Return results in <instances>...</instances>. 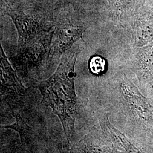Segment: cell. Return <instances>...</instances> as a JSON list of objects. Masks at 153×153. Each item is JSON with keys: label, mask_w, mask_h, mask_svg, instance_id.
Here are the masks:
<instances>
[{"label": "cell", "mask_w": 153, "mask_h": 153, "mask_svg": "<svg viewBox=\"0 0 153 153\" xmlns=\"http://www.w3.org/2000/svg\"><path fill=\"white\" fill-rule=\"evenodd\" d=\"M89 68L94 74L100 75L105 69V61L99 56L93 57L89 62Z\"/></svg>", "instance_id": "5b68a950"}, {"label": "cell", "mask_w": 153, "mask_h": 153, "mask_svg": "<svg viewBox=\"0 0 153 153\" xmlns=\"http://www.w3.org/2000/svg\"><path fill=\"white\" fill-rule=\"evenodd\" d=\"M107 126L108 127V129L109 131L111 132V134H112L114 138L115 141H117L118 143L121 146H123V147L126 149V150H133L134 149L132 147L131 143L127 140L126 137L121 134L120 131H118L117 129H116L115 128L112 126L109 121H107Z\"/></svg>", "instance_id": "277c9868"}, {"label": "cell", "mask_w": 153, "mask_h": 153, "mask_svg": "<svg viewBox=\"0 0 153 153\" xmlns=\"http://www.w3.org/2000/svg\"><path fill=\"white\" fill-rule=\"evenodd\" d=\"M77 54L67 52L63 56L55 73L40 82L39 88L45 101L60 119L68 141L75 133L77 101L74 88V66Z\"/></svg>", "instance_id": "6da1fadb"}, {"label": "cell", "mask_w": 153, "mask_h": 153, "mask_svg": "<svg viewBox=\"0 0 153 153\" xmlns=\"http://www.w3.org/2000/svg\"><path fill=\"white\" fill-rule=\"evenodd\" d=\"M84 28L71 24L61 25L57 28L56 49L60 53L65 52L82 37Z\"/></svg>", "instance_id": "3957f363"}, {"label": "cell", "mask_w": 153, "mask_h": 153, "mask_svg": "<svg viewBox=\"0 0 153 153\" xmlns=\"http://www.w3.org/2000/svg\"><path fill=\"white\" fill-rule=\"evenodd\" d=\"M18 33L19 46L27 44L34 38L40 26L38 18L22 11H10L9 14Z\"/></svg>", "instance_id": "7a4b0ae2"}]
</instances>
